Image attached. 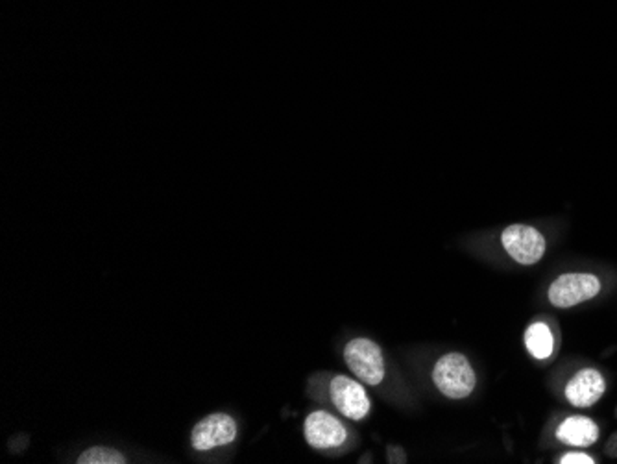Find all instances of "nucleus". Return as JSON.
Returning <instances> with one entry per match:
<instances>
[{
	"label": "nucleus",
	"mask_w": 617,
	"mask_h": 464,
	"mask_svg": "<svg viewBox=\"0 0 617 464\" xmlns=\"http://www.w3.org/2000/svg\"><path fill=\"white\" fill-rule=\"evenodd\" d=\"M387 460L403 464V462H406V453L403 451L401 446H388L387 448Z\"/></svg>",
	"instance_id": "13"
},
{
	"label": "nucleus",
	"mask_w": 617,
	"mask_h": 464,
	"mask_svg": "<svg viewBox=\"0 0 617 464\" xmlns=\"http://www.w3.org/2000/svg\"><path fill=\"white\" fill-rule=\"evenodd\" d=\"M601 437L599 424L584 415H570L558 422L554 428V439L570 448L586 449L593 446Z\"/></svg>",
	"instance_id": "9"
},
{
	"label": "nucleus",
	"mask_w": 617,
	"mask_h": 464,
	"mask_svg": "<svg viewBox=\"0 0 617 464\" xmlns=\"http://www.w3.org/2000/svg\"><path fill=\"white\" fill-rule=\"evenodd\" d=\"M240 435L239 420L226 410L201 417L189 433V446L196 455H215L235 446Z\"/></svg>",
	"instance_id": "1"
},
{
	"label": "nucleus",
	"mask_w": 617,
	"mask_h": 464,
	"mask_svg": "<svg viewBox=\"0 0 617 464\" xmlns=\"http://www.w3.org/2000/svg\"><path fill=\"white\" fill-rule=\"evenodd\" d=\"M604 453L612 459H617V431L610 435V439L604 444Z\"/></svg>",
	"instance_id": "14"
},
{
	"label": "nucleus",
	"mask_w": 617,
	"mask_h": 464,
	"mask_svg": "<svg viewBox=\"0 0 617 464\" xmlns=\"http://www.w3.org/2000/svg\"><path fill=\"white\" fill-rule=\"evenodd\" d=\"M301 431L307 446H311L317 451H340L351 440L346 422L337 417V412L328 409H315L307 412Z\"/></svg>",
	"instance_id": "5"
},
{
	"label": "nucleus",
	"mask_w": 617,
	"mask_h": 464,
	"mask_svg": "<svg viewBox=\"0 0 617 464\" xmlns=\"http://www.w3.org/2000/svg\"><path fill=\"white\" fill-rule=\"evenodd\" d=\"M615 415H617V409H615Z\"/></svg>",
	"instance_id": "15"
},
{
	"label": "nucleus",
	"mask_w": 617,
	"mask_h": 464,
	"mask_svg": "<svg viewBox=\"0 0 617 464\" xmlns=\"http://www.w3.org/2000/svg\"><path fill=\"white\" fill-rule=\"evenodd\" d=\"M602 280L593 272H565L547 287V301L556 309H572L599 296Z\"/></svg>",
	"instance_id": "6"
},
{
	"label": "nucleus",
	"mask_w": 617,
	"mask_h": 464,
	"mask_svg": "<svg viewBox=\"0 0 617 464\" xmlns=\"http://www.w3.org/2000/svg\"><path fill=\"white\" fill-rule=\"evenodd\" d=\"M76 464H128L132 462L130 455L115 446L108 444H94L82 449L74 460Z\"/></svg>",
	"instance_id": "11"
},
{
	"label": "nucleus",
	"mask_w": 617,
	"mask_h": 464,
	"mask_svg": "<svg viewBox=\"0 0 617 464\" xmlns=\"http://www.w3.org/2000/svg\"><path fill=\"white\" fill-rule=\"evenodd\" d=\"M326 400L340 417L351 422H363L372 412V398L367 385L355 376L333 374L326 381Z\"/></svg>",
	"instance_id": "4"
},
{
	"label": "nucleus",
	"mask_w": 617,
	"mask_h": 464,
	"mask_svg": "<svg viewBox=\"0 0 617 464\" xmlns=\"http://www.w3.org/2000/svg\"><path fill=\"white\" fill-rule=\"evenodd\" d=\"M501 244L512 262L533 267L544 260L547 252L545 235L531 224H510L501 232Z\"/></svg>",
	"instance_id": "7"
},
{
	"label": "nucleus",
	"mask_w": 617,
	"mask_h": 464,
	"mask_svg": "<svg viewBox=\"0 0 617 464\" xmlns=\"http://www.w3.org/2000/svg\"><path fill=\"white\" fill-rule=\"evenodd\" d=\"M342 359L346 369L367 387H381L388 376L383 348L370 337H353L344 344Z\"/></svg>",
	"instance_id": "2"
},
{
	"label": "nucleus",
	"mask_w": 617,
	"mask_h": 464,
	"mask_svg": "<svg viewBox=\"0 0 617 464\" xmlns=\"http://www.w3.org/2000/svg\"><path fill=\"white\" fill-rule=\"evenodd\" d=\"M606 394V378L599 369H579L563 385V400L575 409H590Z\"/></svg>",
	"instance_id": "8"
},
{
	"label": "nucleus",
	"mask_w": 617,
	"mask_h": 464,
	"mask_svg": "<svg viewBox=\"0 0 617 464\" xmlns=\"http://www.w3.org/2000/svg\"><path fill=\"white\" fill-rule=\"evenodd\" d=\"M554 462H558V464H595L597 459L593 455L583 451L581 448H572L570 451L558 455Z\"/></svg>",
	"instance_id": "12"
},
{
	"label": "nucleus",
	"mask_w": 617,
	"mask_h": 464,
	"mask_svg": "<svg viewBox=\"0 0 617 464\" xmlns=\"http://www.w3.org/2000/svg\"><path fill=\"white\" fill-rule=\"evenodd\" d=\"M431 381L442 396L449 400H466L477 387V374L465 353L447 351L435 360Z\"/></svg>",
	"instance_id": "3"
},
{
	"label": "nucleus",
	"mask_w": 617,
	"mask_h": 464,
	"mask_svg": "<svg viewBox=\"0 0 617 464\" xmlns=\"http://www.w3.org/2000/svg\"><path fill=\"white\" fill-rule=\"evenodd\" d=\"M524 344L527 353L536 360H549L556 353V333L545 321H536L525 328Z\"/></svg>",
	"instance_id": "10"
}]
</instances>
